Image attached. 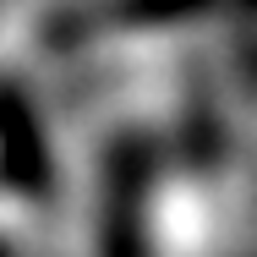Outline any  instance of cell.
<instances>
[{"mask_svg": "<svg viewBox=\"0 0 257 257\" xmlns=\"http://www.w3.org/2000/svg\"><path fill=\"white\" fill-rule=\"evenodd\" d=\"M0 164L17 186L39 192L50 164H44V143H39V120L28 115V104L17 93H0Z\"/></svg>", "mask_w": 257, "mask_h": 257, "instance_id": "obj_1", "label": "cell"}, {"mask_svg": "<svg viewBox=\"0 0 257 257\" xmlns=\"http://www.w3.org/2000/svg\"><path fill=\"white\" fill-rule=\"evenodd\" d=\"M203 0H137V17L148 22H164V17H181V11H197Z\"/></svg>", "mask_w": 257, "mask_h": 257, "instance_id": "obj_2", "label": "cell"}, {"mask_svg": "<svg viewBox=\"0 0 257 257\" xmlns=\"http://www.w3.org/2000/svg\"><path fill=\"white\" fill-rule=\"evenodd\" d=\"M0 257H6V252H0Z\"/></svg>", "mask_w": 257, "mask_h": 257, "instance_id": "obj_3", "label": "cell"}]
</instances>
